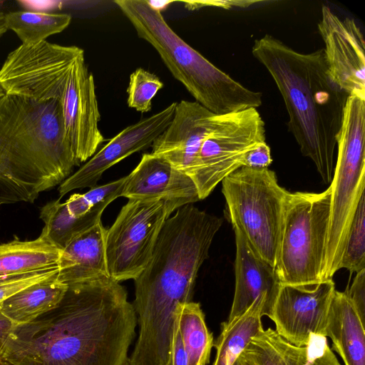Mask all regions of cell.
<instances>
[{
	"label": "cell",
	"instance_id": "6da1fadb",
	"mask_svg": "<svg viewBox=\"0 0 365 365\" xmlns=\"http://www.w3.org/2000/svg\"><path fill=\"white\" fill-rule=\"evenodd\" d=\"M137 317L110 277L68 286L59 304L18 324L0 353L5 365H128Z\"/></svg>",
	"mask_w": 365,
	"mask_h": 365
},
{
	"label": "cell",
	"instance_id": "7a4b0ae2",
	"mask_svg": "<svg viewBox=\"0 0 365 365\" xmlns=\"http://www.w3.org/2000/svg\"><path fill=\"white\" fill-rule=\"evenodd\" d=\"M222 222L188 204L164 222L148 263L133 279L139 324L133 351L138 356L168 359L177 307L190 302L199 269Z\"/></svg>",
	"mask_w": 365,
	"mask_h": 365
},
{
	"label": "cell",
	"instance_id": "3957f363",
	"mask_svg": "<svg viewBox=\"0 0 365 365\" xmlns=\"http://www.w3.org/2000/svg\"><path fill=\"white\" fill-rule=\"evenodd\" d=\"M253 56L269 73L289 115V132L324 183L334 173V152L349 94L332 80L323 48L302 53L271 35L255 40Z\"/></svg>",
	"mask_w": 365,
	"mask_h": 365
},
{
	"label": "cell",
	"instance_id": "277c9868",
	"mask_svg": "<svg viewBox=\"0 0 365 365\" xmlns=\"http://www.w3.org/2000/svg\"><path fill=\"white\" fill-rule=\"evenodd\" d=\"M77 165L58 100L0 97V206L34 202Z\"/></svg>",
	"mask_w": 365,
	"mask_h": 365
},
{
	"label": "cell",
	"instance_id": "5b68a950",
	"mask_svg": "<svg viewBox=\"0 0 365 365\" xmlns=\"http://www.w3.org/2000/svg\"><path fill=\"white\" fill-rule=\"evenodd\" d=\"M139 38L149 43L195 101L215 115L257 108L262 93L232 78L182 39L148 0H115Z\"/></svg>",
	"mask_w": 365,
	"mask_h": 365
},
{
	"label": "cell",
	"instance_id": "8992f818",
	"mask_svg": "<svg viewBox=\"0 0 365 365\" xmlns=\"http://www.w3.org/2000/svg\"><path fill=\"white\" fill-rule=\"evenodd\" d=\"M365 99L349 96L337 136L331 185V213L322 282L340 269L347 235L365 187Z\"/></svg>",
	"mask_w": 365,
	"mask_h": 365
},
{
	"label": "cell",
	"instance_id": "52a82bcc",
	"mask_svg": "<svg viewBox=\"0 0 365 365\" xmlns=\"http://www.w3.org/2000/svg\"><path fill=\"white\" fill-rule=\"evenodd\" d=\"M331 195L330 186L319 193L288 192L275 265L281 284L312 287L322 282Z\"/></svg>",
	"mask_w": 365,
	"mask_h": 365
},
{
	"label": "cell",
	"instance_id": "ba28073f",
	"mask_svg": "<svg viewBox=\"0 0 365 365\" xmlns=\"http://www.w3.org/2000/svg\"><path fill=\"white\" fill-rule=\"evenodd\" d=\"M228 215L260 258L275 267L284 204L288 191L268 168L242 166L222 181Z\"/></svg>",
	"mask_w": 365,
	"mask_h": 365
},
{
	"label": "cell",
	"instance_id": "9c48e42d",
	"mask_svg": "<svg viewBox=\"0 0 365 365\" xmlns=\"http://www.w3.org/2000/svg\"><path fill=\"white\" fill-rule=\"evenodd\" d=\"M264 122L257 108L225 115H214L191 168L200 200L222 180L243 166L245 155L265 141Z\"/></svg>",
	"mask_w": 365,
	"mask_h": 365
},
{
	"label": "cell",
	"instance_id": "30bf717a",
	"mask_svg": "<svg viewBox=\"0 0 365 365\" xmlns=\"http://www.w3.org/2000/svg\"><path fill=\"white\" fill-rule=\"evenodd\" d=\"M171 213L162 200H128L106 230L109 277L135 279L148 263L157 238Z\"/></svg>",
	"mask_w": 365,
	"mask_h": 365
},
{
	"label": "cell",
	"instance_id": "8fae6325",
	"mask_svg": "<svg viewBox=\"0 0 365 365\" xmlns=\"http://www.w3.org/2000/svg\"><path fill=\"white\" fill-rule=\"evenodd\" d=\"M335 285L332 279L312 286L281 284L269 318L276 332L302 346L311 334L326 336V326Z\"/></svg>",
	"mask_w": 365,
	"mask_h": 365
},
{
	"label": "cell",
	"instance_id": "7c38bea8",
	"mask_svg": "<svg viewBox=\"0 0 365 365\" xmlns=\"http://www.w3.org/2000/svg\"><path fill=\"white\" fill-rule=\"evenodd\" d=\"M318 30L332 80L349 96L365 99V43L359 25L354 19H341L323 6Z\"/></svg>",
	"mask_w": 365,
	"mask_h": 365
},
{
	"label": "cell",
	"instance_id": "4fadbf2b",
	"mask_svg": "<svg viewBox=\"0 0 365 365\" xmlns=\"http://www.w3.org/2000/svg\"><path fill=\"white\" fill-rule=\"evenodd\" d=\"M61 104L66 135L80 165L91 158L105 141L98 128L101 114L94 78L84 55L72 67L67 91Z\"/></svg>",
	"mask_w": 365,
	"mask_h": 365
},
{
	"label": "cell",
	"instance_id": "5bb4252c",
	"mask_svg": "<svg viewBox=\"0 0 365 365\" xmlns=\"http://www.w3.org/2000/svg\"><path fill=\"white\" fill-rule=\"evenodd\" d=\"M177 103L127 126L63 181L58 187L60 198L79 188L96 186L102 174L134 153L151 146L170 123Z\"/></svg>",
	"mask_w": 365,
	"mask_h": 365
},
{
	"label": "cell",
	"instance_id": "9a60e30c",
	"mask_svg": "<svg viewBox=\"0 0 365 365\" xmlns=\"http://www.w3.org/2000/svg\"><path fill=\"white\" fill-rule=\"evenodd\" d=\"M120 197L162 200L171 214L200 200L197 187L187 174L151 153L143 154L138 165L126 176Z\"/></svg>",
	"mask_w": 365,
	"mask_h": 365
},
{
	"label": "cell",
	"instance_id": "2e32d148",
	"mask_svg": "<svg viewBox=\"0 0 365 365\" xmlns=\"http://www.w3.org/2000/svg\"><path fill=\"white\" fill-rule=\"evenodd\" d=\"M214 115L196 101L177 103L170 123L154 140L151 153L189 175Z\"/></svg>",
	"mask_w": 365,
	"mask_h": 365
},
{
	"label": "cell",
	"instance_id": "e0dca14e",
	"mask_svg": "<svg viewBox=\"0 0 365 365\" xmlns=\"http://www.w3.org/2000/svg\"><path fill=\"white\" fill-rule=\"evenodd\" d=\"M235 234V289L227 320L245 312L255 302H266L264 316L269 317L281 283L275 267L255 255L242 234Z\"/></svg>",
	"mask_w": 365,
	"mask_h": 365
},
{
	"label": "cell",
	"instance_id": "ac0fdd59",
	"mask_svg": "<svg viewBox=\"0 0 365 365\" xmlns=\"http://www.w3.org/2000/svg\"><path fill=\"white\" fill-rule=\"evenodd\" d=\"M240 356L252 365H340L327 336L311 334L307 345L297 346L272 328L259 331Z\"/></svg>",
	"mask_w": 365,
	"mask_h": 365
},
{
	"label": "cell",
	"instance_id": "d6986e66",
	"mask_svg": "<svg viewBox=\"0 0 365 365\" xmlns=\"http://www.w3.org/2000/svg\"><path fill=\"white\" fill-rule=\"evenodd\" d=\"M106 230L101 221L74 237L61 250L58 281L71 286L109 277Z\"/></svg>",
	"mask_w": 365,
	"mask_h": 365
},
{
	"label": "cell",
	"instance_id": "ffe728a7",
	"mask_svg": "<svg viewBox=\"0 0 365 365\" xmlns=\"http://www.w3.org/2000/svg\"><path fill=\"white\" fill-rule=\"evenodd\" d=\"M356 309L344 292L334 290L326 326V336L344 365H365V329Z\"/></svg>",
	"mask_w": 365,
	"mask_h": 365
},
{
	"label": "cell",
	"instance_id": "44dd1931",
	"mask_svg": "<svg viewBox=\"0 0 365 365\" xmlns=\"http://www.w3.org/2000/svg\"><path fill=\"white\" fill-rule=\"evenodd\" d=\"M57 276L30 285L0 303V311L18 324L31 322L56 307L68 286Z\"/></svg>",
	"mask_w": 365,
	"mask_h": 365
},
{
	"label": "cell",
	"instance_id": "7402d4cb",
	"mask_svg": "<svg viewBox=\"0 0 365 365\" xmlns=\"http://www.w3.org/2000/svg\"><path fill=\"white\" fill-rule=\"evenodd\" d=\"M61 250L43 235L0 244V278L58 266Z\"/></svg>",
	"mask_w": 365,
	"mask_h": 365
},
{
	"label": "cell",
	"instance_id": "603a6c76",
	"mask_svg": "<svg viewBox=\"0 0 365 365\" xmlns=\"http://www.w3.org/2000/svg\"><path fill=\"white\" fill-rule=\"evenodd\" d=\"M266 302H255L245 312L221 324V332L213 346L216 356L213 365H232L251 339L262 329Z\"/></svg>",
	"mask_w": 365,
	"mask_h": 365
},
{
	"label": "cell",
	"instance_id": "cb8c5ba5",
	"mask_svg": "<svg viewBox=\"0 0 365 365\" xmlns=\"http://www.w3.org/2000/svg\"><path fill=\"white\" fill-rule=\"evenodd\" d=\"M175 314L188 365H207L214 341L200 304L191 301L179 304Z\"/></svg>",
	"mask_w": 365,
	"mask_h": 365
},
{
	"label": "cell",
	"instance_id": "d4e9b609",
	"mask_svg": "<svg viewBox=\"0 0 365 365\" xmlns=\"http://www.w3.org/2000/svg\"><path fill=\"white\" fill-rule=\"evenodd\" d=\"M6 25L24 44H36L52 35L61 33L70 24L71 16L56 14L21 10L6 14Z\"/></svg>",
	"mask_w": 365,
	"mask_h": 365
},
{
	"label": "cell",
	"instance_id": "484cf974",
	"mask_svg": "<svg viewBox=\"0 0 365 365\" xmlns=\"http://www.w3.org/2000/svg\"><path fill=\"white\" fill-rule=\"evenodd\" d=\"M340 269L350 274L365 269V195L362 194L347 235Z\"/></svg>",
	"mask_w": 365,
	"mask_h": 365
},
{
	"label": "cell",
	"instance_id": "4316f807",
	"mask_svg": "<svg viewBox=\"0 0 365 365\" xmlns=\"http://www.w3.org/2000/svg\"><path fill=\"white\" fill-rule=\"evenodd\" d=\"M163 87V83L155 74L138 68L130 76L127 88L128 106L140 113L151 110L152 101Z\"/></svg>",
	"mask_w": 365,
	"mask_h": 365
},
{
	"label": "cell",
	"instance_id": "83f0119b",
	"mask_svg": "<svg viewBox=\"0 0 365 365\" xmlns=\"http://www.w3.org/2000/svg\"><path fill=\"white\" fill-rule=\"evenodd\" d=\"M58 266L0 278V303L20 290L58 275Z\"/></svg>",
	"mask_w": 365,
	"mask_h": 365
},
{
	"label": "cell",
	"instance_id": "f1b7e54d",
	"mask_svg": "<svg viewBox=\"0 0 365 365\" xmlns=\"http://www.w3.org/2000/svg\"><path fill=\"white\" fill-rule=\"evenodd\" d=\"M344 293L365 324V269L356 273L351 285Z\"/></svg>",
	"mask_w": 365,
	"mask_h": 365
},
{
	"label": "cell",
	"instance_id": "f546056e",
	"mask_svg": "<svg viewBox=\"0 0 365 365\" xmlns=\"http://www.w3.org/2000/svg\"><path fill=\"white\" fill-rule=\"evenodd\" d=\"M270 148L264 143H259L245 155L243 166L252 168H268L272 163Z\"/></svg>",
	"mask_w": 365,
	"mask_h": 365
},
{
	"label": "cell",
	"instance_id": "4dcf8cb0",
	"mask_svg": "<svg viewBox=\"0 0 365 365\" xmlns=\"http://www.w3.org/2000/svg\"><path fill=\"white\" fill-rule=\"evenodd\" d=\"M167 365H188V356L181 337L177 318L175 322Z\"/></svg>",
	"mask_w": 365,
	"mask_h": 365
},
{
	"label": "cell",
	"instance_id": "1f68e13d",
	"mask_svg": "<svg viewBox=\"0 0 365 365\" xmlns=\"http://www.w3.org/2000/svg\"><path fill=\"white\" fill-rule=\"evenodd\" d=\"M185 7L189 9H196L203 6H217L229 9L233 6H247L256 1H182Z\"/></svg>",
	"mask_w": 365,
	"mask_h": 365
},
{
	"label": "cell",
	"instance_id": "d6a6232c",
	"mask_svg": "<svg viewBox=\"0 0 365 365\" xmlns=\"http://www.w3.org/2000/svg\"><path fill=\"white\" fill-rule=\"evenodd\" d=\"M16 325L0 311V353Z\"/></svg>",
	"mask_w": 365,
	"mask_h": 365
},
{
	"label": "cell",
	"instance_id": "836d02e7",
	"mask_svg": "<svg viewBox=\"0 0 365 365\" xmlns=\"http://www.w3.org/2000/svg\"><path fill=\"white\" fill-rule=\"evenodd\" d=\"M4 2L3 1H0V38L7 31V28L6 25V12L4 10Z\"/></svg>",
	"mask_w": 365,
	"mask_h": 365
},
{
	"label": "cell",
	"instance_id": "e575fe53",
	"mask_svg": "<svg viewBox=\"0 0 365 365\" xmlns=\"http://www.w3.org/2000/svg\"><path fill=\"white\" fill-rule=\"evenodd\" d=\"M148 4L155 9L158 10L161 12L165 7L170 4L173 3L172 1H150L148 0Z\"/></svg>",
	"mask_w": 365,
	"mask_h": 365
},
{
	"label": "cell",
	"instance_id": "d590c367",
	"mask_svg": "<svg viewBox=\"0 0 365 365\" xmlns=\"http://www.w3.org/2000/svg\"><path fill=\"white\" fill-rule=\"evenodd\" d=\"M232 365H252L240 355L236 359Z\"/></svg>",
	"mask_w": 365,
	"mask_h": 365
},
{
	"label": "cell",
	"instance_id": "8d00e7d4",
	"mask_svg": "<svg viewBox=\"0 0 365 365\" xmlns=\"http://www.w3.org/2000/svg\"><path fill=\"white\" fill-rule=\"evenodd\" d=\"M5 94H6V92H5L4 89L0 85V97L4 96Z\"/></svg>",
	"mask_w": 365,
	"mask_h": 365
},
{
	"label": "cell",
	"instance_id": "74e56055",
	"mask_svg": "<svg viewBox=\"0 0 365 365\" xmlns=\"http://www.w3.org/2000/svg\"><path fill=\"white\" fill-rule=\"evenodd\" d=\"M0 365H5V364L0 361Z\"/></svg>",
	"mask_w": 365,
	"mask_h": 365
}]
</instances>
